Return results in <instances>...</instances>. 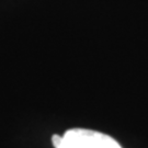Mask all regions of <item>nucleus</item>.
Segmentation results:
<instances>
[{"instance_id": "obj_1", "label": "nucleus", "mask_w": 148, "mask_h": 148, "mask_svg": "<svg viewBox=\"0 0 148 148\" xmlns=\"http://www.w3.org/2000/svg\"><path fill=\"white\" fill-rule=\"evenodd\" d=\"M54 148H122L111 136L86 128H73L64 135H54Z\"/></svg>"}]
</instances>
